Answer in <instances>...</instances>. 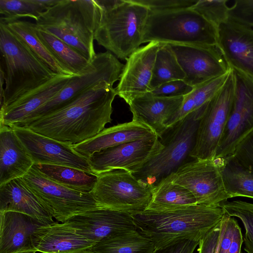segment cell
I'll return each instance as SVG.
<instances>
[{
  "label": "cell",
  "mask_w": 253,
  "mask_h": 253,
  "mask_svg": "<svg viewBox=\"0 0 253 253\" xmlns=\"http://www.w3.org/2000/svg\"><path fill=\"white\" fill-rule=\"evenodd\" d=\"M116 95L113 85L102 83L56 112L13 126L76 144L94 136L111 123L112 103Z\"/></svg>",
  "instance_id": "1"
},
{
  "label": "cell",
  "mask_w": 253,
  "mask_h": 253,
  "mask_svg": "<svg viewBox=\"0 0 253 253\" xmlns=\"http://www.w3.org/2000/svg\"><path fill=\"white\" fill-rule=\"evenodd\" d=\"M130 214L137 230L153 242L156 252L184 240L200 242L226 215L220 207L197 204Z\"/></svg>",
  "instance_id": "2"
},
{
  "label": "cell",
  "mask_w": 253,
  "mask_h": 253,
  "mask_svg": "<svg viewBox=\"0 0 253 253\" xmlns=\"http://www.w3.org/2000/svg\"><path fill=\"white\" fill-rule=\"evenodd\" d=\"M100 7L96 0H59L36 20L40 30L58 38L91 61Z\"/></svg>",
  "instance_id": "3"
},
{
  "label": "cell",
  "mask_w": 253,
  "mask_h": 253,
  "mask_svg": "<svg viewBox=\"0 0 253 253\" xmlns=\"http://www.w3.org/2000/svg\"><path fill=\"white\" fill-rule=\"evenodd\" d=\"M0 70L5 86L0 110L40 87L57 74L50 70L18 37L0 22Z\"/></svg>",
  "instance_id": "4"
},
{
  "label": "cell",
  "mask_w": 253,
  "mask_h": 253,
  "mask_svg": "<svg viewBox=\"0 0 253 253\" xmlns=\"http://www.w3.org/2000/svg\"><path fill=\"white\" fill-rule=\"evenodd\" d=\"M101 9L94 40L121 59H126L142 43L149 10L133 0H97Z\"/></svg>",
  "instance_id": "5"
},
{
  "label": "cell",
  "mask_w": 253,
  "mask_h": 253,
  "mask_svg": "<svg viewBox=\"0 0 253 253\" xmlns=\"http://www.w3.org/2000/svg\"><path fill=\"white\" fill-rule=\"evenodd\" d=\"M218 30L217 27L191 7L149 11L142 43L157 42L217 46Z\"/></svg>",
  "instance_id": "6"
},
{
  "label": "cell",
  "mask_w": 253,
  "mask_h": 253,
  "mask_svg": "<svg viewBox=\"0 0 253 253\" xmlns=\"http://www.w3.org/2000/svg\"><path fill=\"white\" fill-rule=\"evenodd\" d=\"M207 103L167 128L159 138L163 148L139 171L133 174L137 179L152 189L194 159L190 154L195 145L199 122Z\"/></svg>",
  "instance_id": "7"
},
{
  "label": "cell",
  "mask_w": 253,
  "mask_h": 253,
  "mask_svg": "<svg viewBox=\"0 0 253 253\" xmlns=\"http://www.w3.org/2000/svg\"><path fill=\"white\" fill-rule=\"evenodd\" d=\"M96 176V182L90 193L102 208L132 213L148 207L152 188L132 173L114 169Z\"/></svg>",
  "instance_id": "8"
},
{
  "label": "cell",
  "mask_w": 253,
  "mask_h": 253,
  "mask_svg": "<svg viewBox=\"0 0 253 253\" xmlns=\"http://www.w3.org/2000/svg\"><path fill=\"white\" fill-rule=\"evenodd\" d=\"M21 178L49 214L61 223L74 215L102 208L90 193L56 183L45 177L35 165Z\"/></svg>",
  "instance_id": "9"
},
{
  "label": "cell",
  "mask_w": 253,
  "mask_h": 253,
  "mask_svg": "<svg viewBox=\"0 0 253 253\" xmlns=\"http://www.w3.org/2000/svg\"><path fill=\"white\" fill-rule=\"evenodd\" d=\"M124 67V65L111 52L107 51L96 53L90 62L89 69L84 74L72 77L54 97L19 124L56 112L99 84L106 83L113 85L120 80Z\"/></svg>",
  "instance_id": "10"
},
{
  "label": "cell",
  "mask_w": 253,
  "mask_h": 253,
  "mask_svg": "<svg viewBox=\"0 0 253 253\" xmlns=\"http://www.w3.org/2000/svg\"><path fill=\"white\" fill-rule=\"evenodd\" d=\"M235 81L230 68L223 85L207 103L199 122L193 159H214L226 126L234 96Z\"/></svg>",
  "instance_id": "11"
},
{
  "label": "cell",
  "mask_w": 253,
  "mask_h": 253,
  "mask_svg": "<svg viewBox=\"0 0 253 253\" xmlns=\"http://www.w3.org/2000/svg\"><path fill=\"white\" fill-rule=\"evenodd\" d=\"M169 176L173 183L194 195L197 205L220 207L230 199L224 188L219 159H194Z\"/></svg>",
  "instance_id": "12"
},
{
  "label": "cell",
  "mask_w": 253,
  "mask_h": 253,
  "mask_svg": "<svg viewBox=\"0 0 253 253\" xmlns=\"http://www.w3.org/2000/svg\"><path fill=\"white\" fill-rule=\"evenodd\" d=\"M232 70L235 81L234 96L215 159L233 155L239 144L253 131V78Z\"/></svg>",
  "instance_id": "13"
},
{
  "label": "cell",
  "mask_w": 253,
  "mask_h": 253,
  "mask_svg": "<svg viewBox=\"0 0 253 253\" xmlns=\"http://www.w3.org/2000/svg\"><path fill=\"white\" fill-rule=\"evenodd\" d=\"M164 146L156 134L145 137L96 153L87 159L93 174L123 169L139 171Z\"/></svg>",
  "instance_id": "14"
},
{
  "label": "cell",
  "mask_w": 253,
  "mask_h": 253,
  "mask_svg": "<svg viewBox=\"0 0 253 253\" xmlns=\"http://www.w3.org/2000/svg\"><path fill=\"white\" fill-rule=\"evenodd\" d=\"M11 127L26 147L34 165L64 166L92 173L87 160L76 152L71 143L45 136L28 128Z\"/></svg>",
  "instance_id": "15"
},
{
  "label": "cell",
  "mask_w": 253,
  "mask_h": 253,
  "mask_svg": "<svg viewBox=\"0 0 253 253\" xmlns=\"http://www.w3.org/2000/svg\"><path fill=\"white\" fill-rule=\"evenodd\" d=\"M193 87L227 73L230 68L217 46L169 44Z\"/></svg>",
  "instance_id": "16"
},
{
  "label": "cell",
  "mask_w": 253,
  "mask_h": 253,
  "mask_svg": "<svg viewBox=\"0 0 253 253\" xmlns=\"http://www.w3.org/2000/svg\"><path fill=\"white\" fill-rule=\"evenodd\" d=\"M159 45L157 42H149L126 59L115 89L117 95L128 104L134 98L151 91L153 70Z\"/></svg>",
  "instance_id": "17"
},
{
  "label": "cell",
  "mask_w": 253,
  "mask_h": 253,
  "mask_svg": "<svg viewBox=\"0 0 253 253\" xmlns=\"http://www.w3.org/2000/svg\"><path fill=\"white\" fill-rule=\"evenodd\" d=\"M217 46L230 68L253 78V28L229 18L218 27Z\"/></svg>",
  "instance_id": "18"
},
{
  "label": "cell",
  "mask_w": 253,
  "mask_h": 253,
  "mask_svg": "<svg viewBox=\"0 0 253 253\" xmlns=\"http://www.w3.org/2000/svg\"><path fill=\"white\" fill-rule=\"evenodd\" d=\"M64 223L96 243L112 235L137 230L130 213L106 208L74 215Z\"/></svg>",
  "instance_id": "19"
},
{
  "label": "cell",
  "mask_w": 253,
  "mask_h": 253,
  "mask_svg": "<svg viewBox=\"0 0 253 253\" xmlns=\"http://www.w3.org/2000/svg\"><path fill=\"white\" fill-rule=\"evenodd\" d=\"M183 98L158 97L149 93L136 97L128 104L132 121L145 124L160 138L168 128V121L180 108Z\"/></svg>",
  "instance_id": "20"
},
{
  "label": "cell",
  "mask_w": 253,
  "mask_h": 253,
  "mask_svg": "<svg viewBox=\"0 0 253 253\" xmlns=\"http://www.w3.org/2000/svg\"><path fill=\"white\" fill-rule=\"evenodd\" d=\"M96 243L57 222L39 227L32 235L34 250L42 253H70L90 249Z\"/></svg>",
  "instance_id": "21"
},
{
  "label": "cell",
  "mask_w": 253,
  "mask_h": 253,
  "mask_svg": "<svg viewBox=\"0 0 253 253\" xmlns=\"http://www.w3.org/2000/svg\"><path fill=\"white\" fill-rule=\"evenodd\" d=\"M154 134L155 133L145 124L131 121L104 128L94 136L73 145V148L87 159L105 149Z\"/></svg>",
  "instance_id": "22"
},
{
  "label": "cell",
  "mask_w": 253,
  "mask_h": 253,
  "mask_svg": "<svg viewBox=\"0 0 253 253\" xmlns=\"http://www.w3.org/2000/svg\"><path fill=\"white\" fill-rule=\"evenodd\" d=\"M34 165L13 128L0 124V186L24 176Z\"/></svg>",
  "instance_id": "23"
},
{
  "label": "cell",
  "mask_w": 253,
  "mask_h": 253,
  "mask_svg": "<svg viewBox=\"0 0 253 253\" xmlns=\"http://www.w3.org/2000/svg\"><path fill=\"white\" fill-rule=\"evenodd\" d=\"M73 76L57 75L40 87L0 110V124L13 126L23 122L54 97Z\"/></svg>",
  "instance_id": "24"
},
{
  "label": "cell",
  "mask_w": 253,
  "mask_h": 253,
  "mask_svg": "<svg viewBox=\"0 0 253 253\" xmlns=\"http://www.w3.org/2000/svg\"><path fill=\"white\" fill-rule=\"evenodd\" d=\"M44 224L21 212H0V253L34 250L32 235Z\"/></svg>",
  "instance_id": "25"
},
{
  "label": "cell",
  "mask_w": 253,
  "mask_h": 253,
  "mask_svg": "<svg viewBox=\"0 0 253 253\" xmlns=\"http://www.w3.org/2000/svg\"><path fill=\"white\" fill-rule=\"evenodd\" d=\"M7 211L26 214L44 225L55 222L21 178L0 186V212Z\"/></svg>",
  "instance_id": "26"
},
{
  "label": "cell",
  "mask_w": 253,
  "mask_h": 253,
  "mask_svg": "<svg viewBox=\"0 0 253 253\" xmlns=\"http://www.w3.org/2000/svg\"><path fill=\"white\" fill-rule=\"evenodd\" d=\"M0 22L21 40L53 72L57 75L72 76L56 60L38 38L36 35L35 23L1 17Z\"/></svg>",
  "instance_id": "27"
},
{
  "label": "cell",
  "mask_w": 253,
  "mask_h": 253,
  "mask_svg": "<svg viewBox=\"0 0 253 253\" xmlns=\"http://www.w3.org/2000/svg\"><path fill=\"white\" fill-rule=\"evenodd\" d=\"M219 159L224 188L230 198L253 199V169L245 167L233 155Z\"/></svg>",
  "instance_id": "28"
},
{
  "label": "cell",
  "mask_w": 253,
  "mask_h": 253,
  "mask_svg": "<svg viewBox=\"0 0 253 253\" xmlns=\"http://www.w3.org/2000/svg\"><path fill=\"white\" fill-rule=\"evenodd\" d=\"M36 35L56 60L72 76L84 74L91 61L65 42L52 35L39 29L36 25Z\"/></svg>",
  "instance_id": "29"
},
{
  "label": "cell",
  "mask_w": 253,
  "mask_h": 253,
  "mask_svg": "<svg viewBox=\"0 0 253 253\" xmlns=\"http://www.w3.org/2000/svg\"><path fill=\"white\" fill-rule=\"evenodd\" d=\"M94 253H156L153 242L137 230L114 235L95 244Z\"/></svg>",
  "instance_id": "30"
},
{
  "label": "cell",
  "mask_w": 253,
  "mask_h": 253,
  "mask_svg": "<svg viewBox=\"0 0 253 253\" xmlns=\"http://www.w3.org/2000/svg\"><path fill=\"white\" fill-rule=\"evenodd\" d=\"M197 204L194 195L173 183L169 175L152 188L151 199L146 209L159 210Z\"/></svg>",
  "instance_id": "31"
},
{
  "label": "cell",
  "mask_w": 253,
  "mask_h": 253,
  "mask_svg": "<svg viewBox=\"0 0 253 253\" xmlns=\"http://www.w3.org/2000/svg\"><path fill=\"white\" fill-rule=\"evenodd\" d=\"M35 166L45 177L52 181L84 193H90L97 181L96 175L72 167L46 164Z\"/></svg>",
  "instance_id": "32"
},
{
  "label": "cell",
  "mask_w": 253,
  "mask_h": 253,
  "mask_svg": "<svg viewBox=\"0 0 253 253\" xmlns=\"http://www.w3.org/2000/svg\"><path fill=\"white\" fill-rule=\"evenodd\" d=\"M229 71L224 75L210 80L194 87L189 93L184 96L180 108L167 123V127L180 121L189 114L199 109L209 102L223 85L227 80Z\"/></svg>",
  "instance_id": "33"
},
{
  "label": "cell",
  "mask_w": 253,
  "mask_h": 253,
  "mask_svg": "<svg viewBox=\"0 0 253 253\" xmlns=\"http://www.w3.org/2000/svg\"><path fill=\"white\" fill-rule=\"evenodd\" d=\"M185 78V73L170 45L160 43L153 70L151 91L166 83L184 80Z\"/></svg>",
  "instance_id": "34"
},
{
  "label": "cell",
  "mask_w": 253,
  "mask_h": 253,
  "mask_svg": "<svg viewBox=\"0 0 253 253\" xmlns=\"http://www.w3.org/2000/svg\"><path fill=\"white\" fill-rule=\"evenodd\" d=\"M59 0H0V17L19 19L29 17L37 20Z\"/></svg>",
  "instance_id": "35"
},
{
  "label": "cell",
  "mask_w": 253,
  "mask_h": 253,
  "mask_svg": "<svg viewBox=\"0 0 253 253\" xmlns=\"http://www.w3.org/2000/svg\"><path fill=\"white\" fill-rule=\"evenodd\" d=\"M231 217L240 219L245 228L243 240L246 253H253V203L242 200H228L220 205Z\"/></svg>",
  "instance_id": "36"
},
{
  "label": "cell",
  "mask_w": 253,
  "mask_h": 253,
  "mask_svg": "<svg viewBox=\"0 0 253 253\" xmlns=\"http://www.w3.org/2000/svg\"><path fill=\"white\" fill-rule=\"evenodd\" d=\"M227 0H198L191 7L210 22L219 27L229 19Z\"/></svg>",
  "instance_id": "37"
},
{
  "label": "cell",
  "mask_w": 253,
  "mask_h": 253,
  "mask_svg": "<svg viewBox=\"0 0 253 253\" xmlns=\"http://www.w3.org/2000/svg\"><path fill=\"white\" fill-rule=\"evenodd\" d=\"M229 18L253 28V0H236L229 7Z\"/></svg>",
  "instance_id": "38"
},
{
  "label": "cell",
  "mask_w": 253,
  "mask_h": 253,
  "mask_svg": "<svg viewBox=\"0 0 253 253\" xmlns=\"http://www.w3.org/2000/svg\"><path fill=\"white\" fill-rule=\"evenodd\" d=\"M193 88L184 80H174L163 84L148 93L155 96L163 97L184 96Z\"/></svg>",
  "instance_id": "39"
},
{
  "label": "cell",
  "mask_w": 253,
  "mask_h": 253,
  "mask_svg": "<svg viewBox=\"0 0 253 253\" xmlns=\"http://www.w3.org/2000/svg\"><path fill=\"white\" fill-rule=\"evenodd\" d=\"M146 6L150 11H163L190 8L198 0H133Z\"/></svg>",
  "instance_id": "40"
},
{
  "label": "cell",
  "mask_w": 253,
  "mask_h": 253,
  "mask_svg": "<svg viewBox=\"0 0 253 253\" xmlns=\"http://www.w3.org/2000/svg\"><path fill=\"white\" fill-rule=\"evenodd\" d=\"M233 155L245 167L253 169V131L239 144Z\"/></svg>",
  "instance_id": "41"
},
{
  "label": "cell",
  "mask_w": 253,
  "mask_h": 253,
  "mask_svg": "<svg viewBox=\"0 0 253 253\" xmlns=\"http://www.w3.org/2000/svg\"><path fill=\"white\" fill-rule=\"evenodd\" d=\"M222 223V222L200 241L198 249L199 253H215L220 236Z\"/></svg>",
  "instance_id": "42"
},
{
  "label": "cell",
  "mask_w": 253,
  "mask_h": 253,
  "mask_svg": "<svg viewBox=\"0 0 253 253\" xmlns=\"http://www.w3.org/2000/svg\"><path fill=\"white\" fill-rule=\"evenodd\" d=\"M199 242L184 240L159 252L161 253H193Z\"/></svg>",
  "instance_id": "43"
},
{
  "label": "cell",
  "mask_w": 253,
  "mask_h": 253,
  "mask_svg": "<svg viewBox=\"0 0 253 253\" xmlns=\"http://www.w3.org/2000/svg\"><path fill=\"white\" fill-rule=\"evenodd\" d=\"M243 242L241 229L236 221L234 225L233 238L228 253H241Z\"/></svg>",
  "instance_id": "44"
},
{
  "label": "cell",
  "mask_w": 253,
  "mask_h": 253,
  "mask_svg": "<svg viewBox=\"0 0 253 253\" xmlns=\"http://www.w3.org/2000/svg\"><path fill=\"white\" fill-rule=\"evenodd\" d=\"M70 253H94L92 252L90 250V249H84V250H80V251H76V252H74Z\"/></svg>",
  "instance_id": "45"
},
{
  "label": "cell",
  "mask_w": 253,
  "mask_h": 253,
  "mask_svg": "<svg viewBox=\"0 0 253 253\" xmlns=\"http://www.w3.org/2000/svg\"><path fill=\"white\" fill-rule=\"evenodd\" d=\"M37 253V252L36 251L32 250V251L19 252H16V253Z\"/></svg>",
  "instance_id": "46"
}]
</instances>
